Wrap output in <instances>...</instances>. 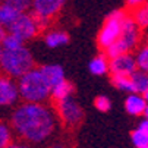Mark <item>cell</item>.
I'll list each match as a JSON object with an SVG mask.
<instances>
[{"mask_svg": "<svg viewBox=\"0 0 148 148\" xmlns=\"http://www.w3.org/2000/svg\"><path fill=\"white\" fill-rule=\"evenodd\" d=\"M59 123L54 107L47 103H18L9 117L13 135L32 147L50 142L59 129Z\"/></svg>", "mask_w": 148, "mask_h": 148, "instance_id": "6da1fadb", "label": "cell"}, {"mask_svg": "<svg viewBox=\"0 0 148 148\" xmlns=\"http://www.w3.org/2000/svg\"><path fill=\"white\" fill-rule=\"evenodd\" d=\"M19 100L27 103H47L50 100V84L46 81L40 68H32L16 79Z\"/></svg>", "mask_w": 148, "mask_h": 148, "instance_id": "7a4b0ae2", "label": "cell"}, {"mask_svg": "<svg viewBox=\"0 0 148 148\" xmlns=\"http://www.w3.org/2000/svg\"><path fill=\"white\" fill-rule=\"evenodd\" d=\"M34 56L25 46L16 50H3L0 57V69L2 72L13 79H18L34 68Z\"/></svg>", "mask_w": 148, "mask_h": 148, "instance_id": "3957f363", "label": "cell"}, {"mask_svg": "<svg viewBox=\"0 0 148 148\" xmlns=\"http://www.w3.org/2000/svg\"><path fill=\"white\" fill-rule=\"evenodd\" d=\"M139 41H141V28L128 15L123 22V27H122V31H120L117 40L104 50V54L109 59H112V57L123 54V53H131L132 50H135L138 47Z\"/></svg>", "mask_w": 148, "mask_h": 148, "instance_id": "277c9868", "label": "cell"}, {"mask_svg": "<svg viewBox=\"0 0 148 148\" xmlns=\"http://www.w3.org/2000/svg\"><path fill=\"white\" fill-rule=\"evenodd\" d=\"M126 16H128V13L125 10H114L106 18L104 24L97 35V44L101 50H106L117 40Z\"/></svg>", "mask_w": 148, "mask_h": 148, "instance_id": "5b68a950", "label": "cell"}, {"mask_svg": "<svg viewBox=\"0 0 148 148\" xmlns=\"http://www.w3.org/2000/svg\"><path fill=\"white\" fill-rule=\"evenodd\" d=\"M66 0H31V10L40 29H47L51 19L63 9Z\"/></svg>", "mask_w": 148, "mask_h": 148, "instance_id": "8992f818", "label": "cell"}, {"mask_svg": "<svg viewBox=\"0 0 148 148\" xmlns=\"http://www.w3.org/2000/svg\"><path fill=\"white\" fill-rule=\"evenodd\" d=\"M56 103V114L59 122H62L65 126L68 128H75L78 126L82 119H84V110L81 107V104L73 98V97H68V98H63Z\"/></svg>", "mask_w": 148, "mask_h": 148, "instance_id": "52a82bcc", "label": "cell"}, {"mask_svg": "<svg viewBox=\"0 0 148 148\" xmlns=\"http://www.w3.org/2000/svg\"><path fill=\"white\" fill-rule=\"evenodd\" d=\"M8 32L16 35L18 38H21L25 43V41H29L32 38H35L38 35V32L41 31L40 27H38V22H37V19L32 13H21L16 21L13 24H10L8 28H6Z\"/></svg>", "mask_w": 148, "mask_h": 148, "instance_id": "ba28073f", "label": "cell"}, {"mask_svg": "<svg viewBox=\"0 0 148 148\" xmlns=\"http://www.w3.org/2000/svg\"><path fill=\"white\" fill-rule=\"evenodd\" d=\"M19 103L16 79L6 75L0 76V109H13Z\"/></svg>", "mask_w": 148, "mask_h": 148, "instance_id": "9c48e42d", "label": "cell"}, {"mask_svg": "<svg viewBox=\"0 0 148 148\" xmlns=\"http://www.w3.org/2000/svg\"><path fill=\"white\" fill-rule=\"evenodd\" d=\"M136 71L135 57L132 53H123L109 59V72L112 75H126L129 76Z\"/></svg>", "mask_w": 148, "mask_h": 148, "instance_id": "30bf717a", "label": "cell"}, {"mask_svg": "<svg viewBox=\"0 0 148 148\" xmlns=\"http://www.w3.org/2000/svg\"><path fill=\"white\" fill-rule=\"evenodd\" d=\"M147 107V101L144 100L142 94L129 92L125 100V110L131 116H142Z\"/></svg>", "mask_w": 148, "mask_h": 148, "instance_id": "8fae6325", "label": "cell"}, {"mask_svg": "<svg viewBox=\"0 0 148 148\" xmlns=\"http://www.w3.org/2000/svg\"><path fill=\"white\" fill-rule=\"evenodd\" d=\"M69 43V35L62 29H49L44 34V44L49 49H59Z\"/></svg>", "mask_w": 148, "mask_h": 148, "instance_id": "7c38bea8", "label": "cell"}, {"mask_svg": "<svg viewBox=\"0 0 148 148\" xmlns=\"http://www.w3.org/2000/svg\"><path fill=\"white\" fill-rule=\"evenodd\" d=\"M40 71L44 75L46 81L50 84V87L56 85L57 82H60L63 79H66L65 71H63V68L60 65H43V66H40Z\"/></svg>", "mask_w": 148, "mask_h": 148, "instance_id": "4fadbf2b", "label": "cell"}, {"mask_svg": "<svg viewBox=\"0 0 148 148\" xmlns=\"http://www.w3.org/2000/svg\"><path fill=\"white\" fill-rule=\"evenodd\" d=\"M73 85L68 81V79H63L60 82H57L56 85L51 87L50 90V98H53L54 101H59V100H63V98H68V97H72L73 95Z\"/></svg>", "mask_w": 148, "mask_h": 148, "instance_id": "5bb4252c", "label": "cell"}, {"mask_svg": "<svg viewBox=\"0 0 148 148\" xmlns=\"http://www.w3.org/2000/svg\"><path fill=\"white\" fill-rule=\"evenodd\" d=\"M88 69L92 75L101 76L109 72V57L106 54H97L88 65Z\"/></svg>", "mask_w": 148, "mask_h": 148, "instance_id": "9a60e30c", "label": "cell"}, {"mask_svg": "<svg viewBox=\"0 0 148 148\" xmlns=\"http://www.w3.org/2000/svg\"><path fill=\"white\" fill-rule=\"evenodd\" d=\"M131 82H132V88H134V92H138V94H144L147 90H148V73L147 72H142V71H135L132 72L131 75Z\"/></svg>", "mask_w": 148, "mask_h": 148, "instance_id": "2e32d148", "label": "cell"}, {"mask_svg": "<svg viewBox=\"0 0 148 148\" xmlns=\"http://www.w3.org/2000/svg\"><path fill=\"white\" fill-rule=\"evenodd\" d=\"M19 15H21V12H18L16 9H13L12 6H9L5 2H0V24L5 28H8L10 24H13Z\"/></svg>", "mask_w": 148, "mask_h": 148, "instance_id": "e0dca14e", "label": "cell"}, {"mask_svg": "<svg viewBox=\"0 0 148 148\" xmlns=\"http://www.w3.org/2000/svg\"><path fill=\"white\" fill-rule=\"evenodd\" d=\"M129 16L132 18V21H134V22H135L141 29L148 27V8H147L145 5L135 8Z\"/></svg>", "mask_w": 148, "mask_h": 148, "instance_id": "ac0fdd59", "label": "cell"}, {"mask_svg": "<svg viewBox=\"0 0 148 148\" xmlns=\"http://www.w3.org/2000/svg\"><path fill=\"white\" fill-rule=\"evenodd\" d=\"M112 84H113V87L117 88L119 91L128 92V94L134 92L131 76H126V75H112Z\"/></svg>", "mask_w": 148, "mask_h": 148, "instance_id": "d6986e66", "label": "cell"}, {"mask_svg": "<svg viewBox=\"0 0 148 148\" xmlns=\"http://www.w3.org/2000/svg\"><path fill=\"white\" fill-rule=\"evenodd\" d=\"M134 57H135L136 69L148 73V46H144V47L138 49L136 53L134 54Z\"/></svg>", "mask_w": 148, "mask_h": 148, "instance_id": "ffe728a7", "label": "cell"}, {"mask_svg": "<svg viewBox=\"0 0 148 148\" xmlns=\"http://www.w3.org/2000/svg\"><path fill=\"white\" fill-rule=\"evenodd\" d=\"M0 44H2L3 50H16V49L24 46V41L21 38H18L16 35H13V34L6 31V35L3 37L2 41H0Z\"/></svg>", "mask_w": 148, "mask_h": 148, "instance_id": "44dd1931", "label": "cell"}, {"mask_svg": "<svg viewBox=\"0 0 148 148\" xmlns=\"http://www.w3.org/2000/svg\"><path fill=\"white\" fill-rule=\"evenodd\" d=\"M131 141L135 148H142V147L148 145V132L136 126V129H134L131 134Z\"/></svg>", "mask_w": 148, "mask_h": 148, "instance_id": "7402d4cb", "label": "cell"}, {"mask_svg": "<svg viewBox=\"0 0 148 148\" xmlns=\"http://www.w3.org/2000/svg\"><path fill=\"white\" fill-rule=\"evenodd\" d=\"M13 141V132L10 125L6 122H0V148H5Z\"/></svg>", "mask_w": 148, "mask_h": 148, "instance_id": "603a6c76", "label": "cell"}, {"mask_svg": "<svg viewBox=\"0 0 148 148\" xmlns=\"http://www.w3.org/2000/svg\"><path fill=\"white\" fill-rule=\"evenodd\" d=\"M3 2L21 13H25L31 9V0H3Z\"/></svg>", "mask_w": 148, "mask_h": 148, "instance_id": "cb8c5ba5", "label": "cell"}, {"mask_svg": "<svg viewBox=\"0 0 148 148\" xmlns=\"http://www.w3.org/2000/svg\"><path fill=\"white\" fill-rule=\"evenodd\" d=\"M94 107H95L98 112L106 113V112H109V110L112 109V101H110L109 97H106V95H98V97H95V100H94Z\"/></svg>", "mask_w": 148, "mask_h": 148, "instance_id": "d4e9b609", "label": "cell"}, {"mask_svg": "<svg viewBox=\"0 0 148 148\" xmlns=\"http://www.w3.org/2000/svg\"><path fill=\"white\" fill-rule=\"evenodd\" d=\"M5 148H35V147H32V145H29V144H27V142H22V141H16V142H10L9 145H6Z\"/></svg>", "mask_w": 148, "mask_h": 148, "instance_id": "484cf974", "label": "cell"}, {"mask_svg": "<svg viewBox=\"0 0 148 148\" xmlns=\"http://www.w3.org/2000/svg\"><path fill=\"white\" fill-rule=\"evenodd\" d=\"M126 3H128V8L135 9L138 6H142L145 3V0H126Z\"/></svg>", "mask_w": 148, "mask_h": 148, "instance_id": "4316f807", "label": "cell"}, {"mask_svg": "<svg viewBox=\"0 0 148 148\" xmlns=\"http://www.w3.org/2000/svg\"><path fill=\"white\" fill-rule=\"evenodd\" d=\"M138 128H141V129H144V131H147L148 132V119H142L139 123H138Z\"/></svg>", "mask_w": 148, "mask_h": 148, "instance_id": "83f0119b", "label": "cell"}, {"mask_svg": "<svg viewBox=\"0 0 148 148\" xmlns=\"http://www.w3.org/2000/svg\"><path fill=\"white\" fill-rule=\"evenodd\" d=\"M49 148H68V147L63 144V142H53Z\"/></svg>", "mask_w": 148, "mask_h": 148, "instance_id": "f1b7e54d", "label": "cell"}, {"mask_svg": "<svg viewBox=\"0 0 148 148\" xmlns=\"http://www.w3.org/2000/svg\"><path fill=\"white\" fill-rule=\"evenodd\" d=\"M6 35V28L2 25V24H0V41H2L3 40V37Z\"/></svg>", "mask_w": 148, "mask_h": 148, "instance_id": "f546056e", "label": "cell"}, {"mask_svg": "<svg viewBox=\"0 0 148 148\" xmlns=\"http://www.w3.org/2000/svg\"><path fill=\"white\" fill-rule=\"evenodd\" d=\"M142 97H144V100H145V101H147V104H148V90L142 94Z\"/></svg>", "mask_w": 148, "mask_h": 148, "instance_id": "4dcf8cb0", "label": "cell"}, {"mask_svg": "<svg viewBox=\"0 0 148 148\" xmlns=\"http://www.w3.org/2000/svg\"><path fill=\"white\" fill-rule=\"evenodd\" d=\"M145 119H148V104H147V107H145V112H144V114H142Z\"/></svg>", "mask_w": 148, "mask_h": 148, "instance_id": "1f68e13d", "label": "cell"}, {"mask_svg": "<svg viewBox=\"0 0 148 148\" xmlns=\"http://www.w3.org/2000/svg\"><path fill=\"white\" fill-rule=\"evenodd\" d=\"M2 53H3V49H2V44H0V57H2Z\"/></svg>", "mask_w": 148, "mask_h": 148, "instance_id": "d6a6232c", "label": "cell"}, {"mask_svg": "<svg viewBox=\"0 0 148 148\" xmlns=\"http://www.w3.org/2000/svg\"><path fill=\"white\" fill-rule=\"evenodd\" d=\"M142 148H148V145H145V147H142Z\"/></svg>", "mask_w": 148, "mask_h": 148, "instance_id": "836d02e7", "label": "cell"}, {"mask_svg": "<svg viewBox=\"0 0 148 148\" xmlns=\"http://www.w3.org/2000/svg\"><path fill=\"white\" fill-rule=\"evenodd\" d=\"M147 46H148V38H147Z\"/></svg>", "mask_w": 148, "mask_h": 148, "instance_id": "e575fe53", "label": "cell"}, {"mask_svg": "<svg viewBox=\"0 0 148 148\" xmlns=\"http://www.w3.org/2000/svg\"><path fill=\"white\" fill-rule=\"evenodd\" d=\"M145 6H147V8H148V3H147V5H145Z\"/></svg>", "mask_w": 148, "mask_h": 148, "instance_id": "d590c367", "label": "cell"}, {"mask_svg": "<svg viewBox=\"0 0 148 148\" xmlns=\"http://www.w3.org/2000/svg\"><path fill=\"white\" fill-rule=\"evenodd\" d=\"M0 2H3V0H0Z\"/></svg>", "mask_w": 148, "mask_h": 148, "instance_id": "8d00e7d4", "label": "cell"}]
</instances>
